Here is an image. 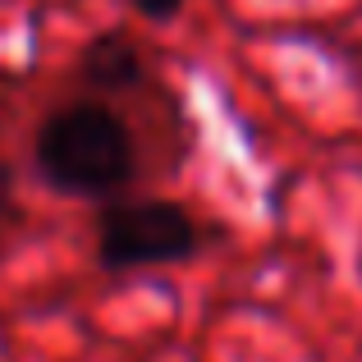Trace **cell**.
Listing matches in <instances>:
<instances>
[{"instance_id":"obj_5","label":"cell","mask_w":362,"mask_h":362,"mask_svg":"<svg viewBox=\"0 0 362 362\" xmlns=\"http://www.w3.org/2000/svg\"><path fill=\"white\" fill-rule=\"evenodd\" d=\"M14 206V170H9V160L0 156V216Z\"/></svg>"},{"instance_id":"obj_6","label":"cell","mask_w":362,"mask_h":362,"mask_svg":"<svg viewBox=\"0 0 362 362\" xmlns=\"http://www.w3.org/2000/svg\"><path fill=\"white\" fill-rule=\"evenodd\" d=\"M358 271H362V257H358Z\"/></svg>"},{"instance_id":"obj_3","label":"cell","mask_w":362,"mask_h":362,"mask_svg":"<svg viewBox=\"0 0 362 362\" xmlns=\"http://www.w3.org/2000/svg\"><path fill=\"white\" fill-rule=\"evenodd\" d=\"M78 78L97 92H124L142 83V55L124 33H97L78 55Z\"/></svg>"},{"instance_id":"obj_1","label":"cell","mask_w":362,"mask_h":362,"mask_svg":"<svg viewBox=\"0 0 362 362\" xmlns=\"http://www.w3.org/2000/svg\"><path fill=\"white\" fill-rule=\"evenodd\" d=\"M33 165L64 197H115L138 175L133 133L101 101H74L42 119L33 138Z\"/></svg>"},{"instance_id":"obj_2","label":"cell","mask_w":362,"mask_h":362,"mask_svg":"<svg viewBox=\"0 0 362 362\" xmlns=\"http://www.w3.org/2000/svg\"><path fill=\"white\" fill-rule=\"evenodd\" d=\"M202 247V225L170 197L110 202L97 216V262L106 271H147L175 266Z\"/></svg>"},{"instance_id":"obj_4","label":"cell","mask_w":362,"mask_h":362,"mask_svg":"<svg viewBox=\"0 0 362 362\" xmlns=\"http://www.w3.org/2000/svg\"><path fill=\"white\" fill-rule=\"evenodd\" d=\"M129 5L138 9L142 18H151V23H170V18H179L184 0H129Z\"/></svg>"}]
</instances>
